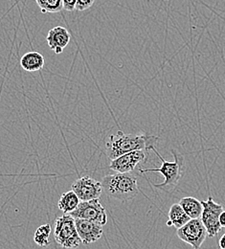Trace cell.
<instances>
[{"label":"cell","mask_w":225,"mask_h":249,"mask_svg":"<svg viewBox=\"0 0 225 249\" xmlns=\"http://www.w3.org/2000/svg\"><path fill=\"white\" fill-rule=\"evenodd\" d=\"M169 220L167 222L168 226H173L176 229L184 226L191 218L184 212L179 203H174L171 206L169 211Z\"/></svg>","instance_id":"4fadbf2b"},{"label":"cell","mask_w":225,"mask_h":249,"mask_svg":"<svg viewBox=\"0 0 225 249\" xmlns=\"http://www.w3.org/2000/svg\"><path fill=\"white\" fill-rule=\"evenodd\" d=\"M179 204L191 219L201 218L203 206L201 201H199L197 198L193 196H186L179 201Z\"/></svg>","instance_id":"5bb4252c"},{"label":"cell","mask_w":225,"mask_h":249,"mask_svg":"<svg viewBox=\"0 0 225 249\" xmlns=\"http://www.w3.org/2000/svg\"><path fill=\"white\" fill-rule=\"evenodd\" d=\"M147 151H134L111 160L109 168L116 173H131L142 162L147 160Z\"/></svg>","instance_id":"9c48e42d"},{"label":"cell","mask_w":225,"mask_h":249,"mask_svg":"<svg viewBox=\"0 0 225 249\" xmlns=\"http://www.w3.org/2000/svg\"><path fill=\"white\" fill-rule=\"evenodd\" d=\"M81 200L73 191L64 193L58 202V207L65 214H71L79 206Z\"/></svg>","instance_id":"9a60e30c"},{"label":"cell","mask_w":225,"mask_h":249,"mask_svg":"<svg viewBox=\"0 0 225 249\" xmlns=\"http://www.w3.org/2000/svg\"><path fill=\"white\" fill-rule=\"evenodd\" d=\"M75 222L82 244L87 246L102 238L104 233L103 225L81 218H75Z\"/></svg>","instance_id":"30bf717a"},{"label":"cell","mask_w":225,"mask_h":249,"mask_svg":"<svg viewBox=\"0 0 225 249\" xmlns=\"http://www.w3.org/2000/svg\"><path fill=\"white\" fill-rule=\"evenodd\" d=\"M177 237L193 249H200L208 234L200 218H192L184 226L177 229Z\"/></svg>","instance_id":"5b68a950"},{"label":"cell","mask_w":225,"mask_h":249,"mask_svg":"<svg viewBox=\"0 0 225 249\" xmlns=\"http://www.w3.org/2000/svg\"><path fill=\"white\" fill-rule=\"evenodd\" d=\"M72 191L78 196L81 201H90L100 199L104 190L102 182L89 177H83L75 180L72 184Z\"/></svg>","instance_id":"ba28073f"},{"label":"cell","mask_w":225,"mask_h":249,"mask_svg":"<svg viewBox=\"0 0 225 249\" xmlns=\"http://www.w3.org/2000/svg\"><path fill=\"white\" fill-rule=\"evenodd\" d=\"M220 224H221L222 228L225 227V211H224L220 216Z\"/></svg>","instance_id":"ffe728a7"},{"label":"cell","mask_w":225,"mask_h":249,"mask_svg":"<svg viewBox=\"0 0 225 249\" xmlns=\"http://www.w3.org/2000/svg\"><path fill=\"white\" fill-rule=\"evenodd\" d=\"M54 236L56 242L64 249H76L82 244L75 218L69 214H65L56 219Z\"/></svg>","instance_id":"277c9868"},{"label":"cell","mask_w":225,"mask_h":249,"mask_svg":"<svg viewBox=\"0 0 225 249\" xmlns=\"http://www.w3.org/2000/svg\"><path fill=\"white\" fill-rule=\"evenodd\" d=\"M152 151L158 156L161 160L160 168L156 169H146V170H140L141 173H149V172H157L160 173L164 177V181L160 184H155V187L166 192H171L173 189H174L179 182L182 174H183V167H184V157L177 152L176 150H172L171 153L174 157V161H167L159 155V153L156 151V147L152 149Z\"/></svg>","instance_id":"3957f363"},{"label":"cell","mask_w":225,"mask_h":249,"mask_svg":"<svg viewBox=\"0 0 225 249\" xmlns=\"http://www.w3.org/2000/svg\"><path fill=\"white\" fill-rule=\"evenodd\" d=\"M96 0H77L75 10L78 12H84L93 6Z\"/></svg>","instance_id":"ac0fdd59"},{"label":"cell","mask_w":225,"mask_h":249,"mask_svg":"<svg viewBox=\"0 0 225 249\" xmlns=\"http://www.w3.org/2000/svg\"><path fill=\"white\" fill-rule=\"evenodd\" d=\"M44 57L35 51L26 53L20 59L21 67L27 72H36L44 67Z\"/></svg>","instance_id":"7c38bea8"},{"label":"cell","mask_w":225,"mask_h":249,"mask_svg":"<svg viewBox=\"0 0 225 249\" xmlns=\"http://www.w3.org/2000/svg\"><path fill=\"white\" fill-rule=\"evenodd\" d=\"M70 35L67 29L62 26L52 28L46 36V41L48 46L55 54L60 55L64 52L65 47L70 42Z\"/></svg>","instance_id":"8fae6325"},{"label":"cell","mask_w":225,"mask_h":249,"mask_svg":"<svg viewBox=\"0 0 225 249\" xmlns=\"http://www.w3.org/2000/svg\"><path fill=\"white\" fill-rule=\"evenodd\" d=\"M64 9L66 12H73L76 8L77 0H63Z\"/></svg>","instance_id":"d6986e66"},{"label":"cell","mask_w":225,"mask_h":249,"mask_svg":"<svg viewBox=\"0 0 225 249\" xmlns=\"http://www.w3.org/2000/svg\"><path fill=\"white\" fill-rule=\"evenodd\" d=\"M219 245H220V248H221V249H225V234H224V235H223V237L220 239Z\"/></svg>","instance_id":"44dd1931"},{"label":"cell","mask_w":225,"mask_h":249,"mask_svg":"<svg viewBox=\"0 0 225 249\" xmlns=\"http://www.w3.org/2000/svg\"><path fill=\"white\" fill-rule=\"evenodd\" d=\"M74 218H81L105 225L107 222V215L105 209L101 204L100 199H93L90 201H81L79 206L70 214Z\"/></svg>","instance_id":"52a82bcc"},{"label":"cell","mask_w":225,"mask_h":249,"mask_svg":"<svg viewBox=\"0 0 225 249\" xmlns=\"http://www.w3.org/2000/svg\"><path fill=\"white\" fill-rule=\"evenodd\" d=\"M158 139L157 136L148 133L126 134L119 130L106 140L105 153L110 160H113L134 151L149 152L156 147Z\"/></svg>","instance_id":"6da1fadb"},{"label":"cell","mask_w":225,"mask_h":249,"mask_svg":"<svg viewBox=\"0 0 225 249\" xmlns=\"http://www.w3.org/2000/svg\"><path fill=\"white\" fill-rule=\"evenodd\" d=\"M201 203L203 206V211L200 219L207 230L208 236L213 238L222 230L220 216L224 212V207L220 203L214 201L211 196H209L206 200H202Z\"/></svg>","instance_id":"8992f818"},{"label":"cell","mask_w":225,"mask_h":249,"mask_svg":"<svg viewBox=\"0 0 225 249\" xmlns=\"http://www.w3.org/2000/svg\"><path fill=\"white\" fill-rule=\"evenodd\" d=\"M42 14H55L64 9L63 0H35Z\"/></svg>","instance_id":"e0dca14e"},{"label":"cell","mask_w":225,"mask_h":249,"mask_svg":"<svg viewBox=\"0 0 225 249\" xmlns=\"http://www.w3.org/2000/svg\"><path fill=\"white\" fill-rule=\"evenodd\" d=\"M51 225L43 224L38 226L34 235L35 243L39 247H47L50 244V234H51Z\"/></svg>","instance_id":"2e32d148"},{"label":"cell","mask_w":225,"mask_h":249,"mask_svg":"<svg viewBox=\"0 0 225 249\" xmlns=\"http://www.w3.org/2000/svg\"><path fill=\"white\" fill-rule=\"evenodd\" d=\"M101 182L106 196L117 200L133 199L139 193L137 178L131 173L107 175Z\"/></svg>","instance_id":"7a4b0ae2"}]
</instances>
